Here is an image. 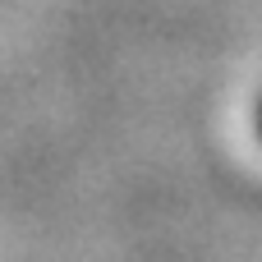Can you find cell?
I'll return each mask as SVG.
<instances>
[{
  "mask_svg": "<svg viewBox=\"0 0 262 262\" xmlns=\"http://www.w3.org/2000/svg\"><path fill=\"white\" fill-rule=\"evenodd\" d=\"M258 134H262V101H258Z\"/></svg>",
  "mask_w": 262,
  "mask_h": 262,
  "instance_id": "6da1fadb",
  "label": "cell"
}]
</instances>
